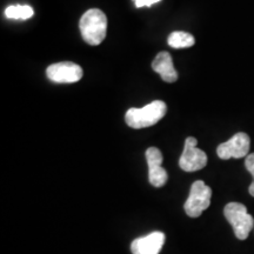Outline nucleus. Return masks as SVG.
Returning <instances> with one entry per match:
<instances>
[{
    "label": "nucleus",
    "instance_id": "obj_7",
    "mask_svg": "<svg viewBox=\"0 0 254 254\" xmlns=\"http://www.w3.org/2000/svg\"><path fill=\"white\" fill-rule=\"evenodd\" d=\"M46 75L53 82L72 84V82H77L82 78V68L74 63H57L47 67Z\"/></svg>",
    "mask_w": 254,
    "mask_h": 254
},
{
    "label": "nucleus",
    "instance_id": "obj_6",
    "mask_svg": "<svg viewBox=\"0 0 254 254\" xmlns=\"http://www.w3.org/2000/svg\"><path fill=\"white\" fill-rule=\"evenodd\" d=\"M251 147L250 136L244 132H239L234 134L230 140L222 142L218 146L217 154L220 159L227 160V159L236 158L240 159L247 157Z\"/></svg>",
    "mask_w": 254,
    "mask_h": 254
},
{
    "label": "nucleus",
    "instance_id": "obj_2",
    "mask_svg": "<svg viewBox=\"0 0 254 254\" xmlns=\"http://www.w3.org/2000/svg\"><path fill=\"white\" fill-rule=\"evenodd\" d=\"M167 112L164 101L155 100L141 109H129L126 112V124L132 128H144L153 126L163 119Z\"/></svg>",
    "mask_w": 254,
    "mask_h": 254
},
{
    "label": "nucleus",
    "instance_id": "obj_15",
    "mask_svg": "<svg viewBox=\"0 0 254 254\" xmlns=\"http://www.w3.org/2000/svg\"><path fill=\"white\" fill-rule=\"evenodd\" d=\"M249 192H250L251 195L254 196V180H253V183L251 184L250 187H249Z\"/></svg>",
    "mask_w": 254,
    "mask_h": 254
},
{
    "label": "nucleus",
    "instance_id": "obj_3",
    "mask_svg": "<svg viewBox=\"0 0 254 254\" xmlns=\"http://www.w3.org/2000/svg\"><path fill=\"white\" fill-rule=\"evenodd\" d=\"M225 218L230 222L234 230V234L239 240H245L249 238L250 232L254 227V219L245 205L240 202H230L224 208Z\"/></svg>",
    "mask_w": 254,
    "mask_h": 254
},
{
    "label": "nucleus",
    "instance_id": "obj_10",
    "mask_svg": "<svg viewBox=\"0 0 254 254\" xmlns=\"http://www.w3.org/2000/svg\"><path fill=\"white\" fill-rule=\"evenodd\" d=\"M152 68L166 82H174L178 79L177 69L173 66L172 57L168 52H160L152 63Z\"/></svg>",
    "mask_w": 254,
    "mask_h": 254
},
{
    "label": "nucleus",
    "instance_id": "obj_4",
    "mask_svg": "<svg viewBox=\"0 0 254 254\" xmlns=\"http://www.w3.org/2000/svg\"><path fill=\"white\" fill-rule=\"evenodd\" d=\"M212 190L202 180H196L192 184L190 195L187 198L184 208L186 214L190 218H198L205 209L211 205Z\"/></svg>",
    "mask_w": 254,
    "mask_h": 254
},
{
    "label": "nucleus",
    "instance_id": "obj_5",
    "mask_svg": "<svg viewBox=\"0 0 254 254\" xmlns=\"http://www.w3.org/2000/svg\"><path fill=\"white\" fill-rule=\"evenodd\" d=\"M196 144L198 141L193 136L186 139L183 154L179 159V166L185 172H195L207 165V155L196 147Z\"/></svg>",
    "mask_w": 254,
    "mask_h": 254
},
{
    "label": "nucleus",
    "instance_id": "obj_11",
    "mask_svg": "<svg viewBox=\"0 0 254 254\" xmlns=\"http://www.w3.org/2000/svg\"><path fill=\"white\" fill-rule=\"evenodd\" d=\"M167 43L173 49H187V47H192L194 45L195 39L192 34L187 33V32L177 31L170 34Z\"/></svg>",
    "mask_w": 254,
    "mask_h": 254
},
{
    "label": "nucleus",
    "instance_id": "obj_9",
    "mask_svg": "<svg viewBox=\"0 0 254 254\" xmlns=\"http://www.w3.org/2000/svg\"><path fill=\"white\" fill-rule=\"evenodd\" d=\"M165 240V233L163 232H152L147 236L136 238L131 244L132 254H159L163 250Z\"/></svg>",
    "mask_w": 254,
    "mask_h": 254
},
{
    "label": "nucleus",
    "instance_id": "obj_1",
    "mask_svg": "<svg viewBox=\"0 0 254 254\" xmlns=\"http://www.w3.org/2000/svg\"><path fill=\"white\" fill-rule=\"evenodd\" d=\"M79 28H80L82 39L86 41L88 45H99L106 37V15L101 9H88L79 21Z\"/></svg>",
    "mask_w": 254,
    "mask_h": 254
},
{
    "label": "nucleus",
    "instance_id": "obj_14",
    "mask_svg": "<svg viewBox=\"0 0 254 254\" xmlns=\"http://www.w3.org/2000/svg\"><path fill=\"white\" fill-rule=\"evenodd\" d=\"M160 0H134L136 7H142V6H151L155 4V2H159Z\"/></svg>",
    "mask_w": 254,
    "mask_h": 254
},
{
    "label": "nucleus",
    "instance_id": "obj_8",
    "mask_svg": "<svg viewBox=\"0 0 254 254\" xmlns=\"http://www.w3.org/2000/svg\"><path fill=\"white\" fill-rule=\"evenodd\" d=\"M146 160L148 165V180L154 187H163L167 183L168 176L163 164V154L157 147H150L146 151Z\"/></svg>",
    "mask_w": 254,
    "mask_h": 254
},
{
    "label": "nucleus",
    "instance_id": "obj_13",
    "mask_svg": "<svg viewBox=\"0 0 254 254\" xmlns=\"http://www.w3.org/2000/svg\"><path fill=\"white\" fill-rule=\"evenodd\" d=\"M245 166L247 168V171L252 174L253 179H254V153H251L246 157L245 160Z\"/></svg>",
    "mask_w": 254,
    "mask_h": 254
},
{
    "label": "nucleus",
    "instance_id": "obj_12",
    "mask_svg": "<svg viewBox=\"0 0 254 254\" xmlns=\"http://www.w3.org/2000/svg\"><path fill=\"white\" fill-rule=\"evenodd\" d=\"M34 11L28 5H11L5 9V15L9 19H18V20H25L33 17Z\"/></svg>",
    "mask_w": 254,
    "mask_h": 254
}]
</instances>
